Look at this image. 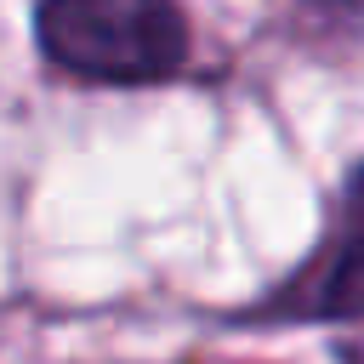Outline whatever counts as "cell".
Here are the masks:
<instances>
[{
    "instance_id": "cell-2",
    "label": "cell",
    "mask_w": 364,
    "mask_h": 364,
    "mask_svg": "<svg viewBox=\"0 0 364 364\" xmlns=\"http://www.w3.org/2000/svg\"><path fill=\"white\" fill-rule=\"evenodd\" d=\"M279 313L318 318V324H330V318H364V165L347 176V193H341V216H336L330 245L284 290Z\"/></svg>"
},
{
    "instance_id": "cell-1",
    "label": "cell",
    "mask_w": 364,
    "mask_h": 364,
    "mask_svg": "<svg viewBox=\"0 0 364 364\" xmlns=\"http://www.w3.org/2000/svg\"><path fill=\"white\" fill-rule=\"evenodd\" d=\"M40 51L97 85H154L188 57V23L176 0H40Z\"/></svg>"
},
{
    "instance_id": "cell-3",
    "label": "cell",
    "mask_w": 364,
    "mask_h": 364,
    "mask_svg": "<svg viewBox=\"0 0 364 364\" xmlns=\"http://www.w3.org/2000/svg\"><path fill=\"white\" fill-rule=\"evenodd\" d=\"M318 11H330V17H341V23H358L364 17V0H313Z\"/></svg>"
}]
</instances>
